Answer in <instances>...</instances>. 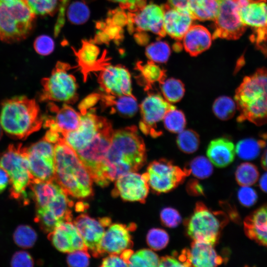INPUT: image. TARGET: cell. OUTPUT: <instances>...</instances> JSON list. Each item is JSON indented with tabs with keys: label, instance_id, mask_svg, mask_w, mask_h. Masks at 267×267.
<instances>
[{
	"label": "cell",
	"instance_id": "obj_1",
	"mask_svg": "<svg viewBox=\"0 0 267 267\" xmlns=\"http://www.w3.org/2000/svg\"><path fill=\"white\" fill-rule=\"evenodd\" d=\"M146 159L145 145L135 127L116 131L100 169L102 180L108 185L126 174L137 171Z\"/></svg>",
	"mask_w": 267,
	"mask_h": 267
},
{
	"label": "cell",
	"instance_id": "obj_2",
	"mask_svg": "<svg viewBox=\"0 0 267 267\" xmlns=\"http://www.w3.org/2000/svg\"><path fill=\"white\" fill-rule=\"evenodd\" d=\"M55 179L63 190L73 197L92 195V179L76 152L64 139L54 145Z\"/></svg>",
	"mask_w": 267,
	"mask_h": 267
},
{
	"label": "cell",
	"instance_id": "obj_3",
	"mask_svg": "<svg viewBox=\"0 0 267 267\" xmlns=\"http://www.w3.org/2000/svg\"><path fill=\"white\" fill-rule=\"evenodd\" d=\"M234 99L240 113L238 122L248 121L257 126L267 123V69L259 68L245 77Z\"/></svg>",
	"mask_w": 267,
	"mask_h": 267
},
{
	"label": "cell",
	"instance_id": "obj_4",
	"mask_svg": "<svg viewBox=\"0 0 267 267\" xmlns=\"http://www.w3.org/2000/svg\"><path fill=\"white\" fill-rule=\"evenodd\" d=\"M0 124L8 136L24 139L40 129L43 118L34 99L24 95L18 96L1 103Z\"/></svg>",
	"mask_w": 267,
	"mask_h": 267
},
{
	"label": "cell",
	"instance_id": "obj_5",
	"mask_svg": "<svg viewBox=\"0 0 267 267\" xmlns=\"http://www.w3.org/2000/svg\"><path fill=\"white\" fill-rule=\"evenodd\" d=\"M35 17L25 0L0 2V40L11 43L24 40L32 31Z\"/></svg>",
	"mask_w": 267,
	"mask_h": 267
},
{
	"label": "cell",
	"instance_id": "obj_6",
	"mask_svg": "<svg viewBox=\"0 0 267 267\" xmlns=\"http://www.w3.org/2000/svg\"><path fill=\"white\" fill-rule=\"evenodd\" d=\"M228 221L223 212L213 211L199 202L184 225L187 235L193 241L214 245Z\"/></svg>",
	"mask_w": 267,
	"mask_h": 267
},
{
	"label": "cell",
	"instance_id": "obj_7",
	"mask_svg": "<svg viewBox=\"0 0 267 267\" xmlns=\"http://www.w3.org/2000/svg\"><path fill=\"white\" fill-rule=\"evenodd\" d=\"M0 166L9 176L12 198L26 199V189L33 180L26 147L21 143L9 145L0 154Z\"/></svg>",
	"mask_w": 267,
	"mask_h": 267
},
{
	"label": "cell",
	"instance_id": "obj_8",
	"mask_svg": "<svg viewBox=\"0 0 267 267\" xmlns=\"http://www.w3.org/2000/svg\"><path fill=\"white\" fill-rule=\"evenodd\" d=\"M67 65L58 62L50 76L42 80L43 90L40 95L41 101L51 100L72 103L77 100L76 79L67 72Z\"/></svg>",
	"mask_w": 267,
	"mask_h": 267
},
{
	"label": "cell",
	"instance_id": "obj_9",
	"mask_svg": "<svg viewBox=\"0 0 267 267\" xmlns=\"http://www.w3.org/2000/svg\"><path fill=\"white\" fill-rule=\"evenodd\" d=\"M113 133L111 124L107 121L89 145L76 152L94 181L110 146Z\"/></svg>",
	"mask_w": 267,
	"mask_h": 267
},
{
	"label": "cell",
	"instance_id": "obj_10",
	"mask_svg": "<svg viewBox=\"0 0 267 267\" xmlns=\"http://www.w3.org/2000/svg\"><path fill=\"white\" fill-rule=\"evenodd\" d=\"M145 173L149 186L157 194L171 191L188 176L184 169L164 159L151 162Z\"/></svg>",
	"mask_w": 267,
	"mask_h": 267
},
{
	"label": "cell",
	"instance_id": "obj_11",
	"mask_svg": "<svg viewBox=\"0 0 267 267\" xmlns=\"http://www.w3.org/2000/svg\"><path fill=\"white\" fill-rule=\"evenodd\" d=\"M26 148L33 179H55L54 145L43 138Z\"/></svg>",
	"mask_w": 267,
	"mask_h": 267
},
{
	"label": "cell",
	"instance_id": "obj_12",
	"mask_svg": "<svg viewBox=\"0 0 267 267\" xmlns=\"http://www.w3.org/2000/svg\"><path fill=\"white\" fill-rule=\"evenodd\" d=\"M219 9L214 20L215 30L213 37L229 40L239 38L246 30L239 10L241 6L238 0H218Z\"/></svg>",
	"mask_w": 267,
	"mask_h": 267
},
{
	"label": "cell",
	"instance_id": "obj_13",
	"mask_svg": "<svg viewBox=\"0 0 267 267\" xmlns=\"http://www.w3.org/2000/svg\"><path fill=\"white\" fill-rule=\"evenodd\" d=\"M242 23L253 30L251 40L265 54H267V3L266 1L250 2L240 8Z\"/></svg>",
	"mask_w": 267,
	"mask_h": 267
},
{
	"label": "cell",
	"instance_id": "obj_14",
	"mask_svg": "<svg viewBox=\"0 0 267 267\" xmlns=\"http://www.w3.org/2000/svg\"><path fill=\"white\" fill-rule=\"evenodd\" d=\"M175 107L159 94L151 93L142 101L140 106L141 120V131L146 134L157 136L161 132L157 125L163 120L167 112Z\"/></svg>",
	"mask_w": 267,
	"mask_h": 267
},
{
	"label": "cell",
	"instance_id": "obj_15",
	"mask_svg": "<svg viewBox=\"0 0 267 267\" xmlns=\"http://www.w3.org/2000/svg\"><path fill=\"white\" fill-rule=\"evenodd\" d=\"M107 121L90 110L80 113L79 126L75 130L66 134L64 140L75 152L80 151L89 144Z\"/></svg>",
	"mask_w": 267,
	"mask_h": 267
},
{
	"label": "cell",
	"instance_id": "obj_16",
	"mask_svg": "<svg viewBox=\"0 0 267 267\" xmlns=\"http://www.w3.org/2000/svg\"><path fill=\"white\" fill-rule=\"evenodd\" d=\"M149 185L146 173L140 175L130 172L116 180L112 192L114 196H120L124 200L144 203L149 192Z\"/></svg>",
	"mask_w": 267,
	"mask_h": 267
},
{
	"label": "cell",
	"instance_id": "obj_17",
	"mask_svg": "<svg viewBox=\"0 0 267 267\" xmlns=\"http://www.w3.org/2000/svg\"><path fill=\"white\" fill-rule=\"evenodd\" d=\"M98 81L102 89L108 94L114 96L132 94L131 75L122 66H104L99 75Z\"/></svg>",
	"mask_w": 267,
	"mask_h": 267
},
{
	"label": "cell",
	"instance_id": "obj_18",
	"mask_svg": "<svg viewBox=\"0 0 267 267\" xmlns=\"http://www.w3.org/2000/svg\"><path fill=\"white\" fill-rule=\"evenodd\" d=\"M136 226L132 223L129 226L120 223L111 224L104 232L98 249L99 257L105 254H120L132 247L133 242L130 231Z\"/></svg>",
	"mask_w": 267,
	"mask_h": 267
},
{
	"label": "cell",
	"instance_id": "obj_19",
	"mask_svg": "<svg viewBox=\"0 0 267 267\" xmlns=\"http://www.w3.org/2000/svg\"><path fill=\"white\" fill-rule=\"evenodd\" d=\"M164 9L154 3L145 4L131 15L132 27L138 32H150L159 37H164Z\"/></svg>",
	"mask_w": 267,
	"mask_h": 267
},
{
	"label": "cell",
	"instance_id": "obj_20",
	"mask_svg": "<svg viewBox=\"0 0 267 267\" xmlns=\"http://www.w3.org/2000/svg\"><path fill=\"white\" fill-rule=\"evenodd\" d=\"M210 244L193 241L190 248L178 256L185 267H212L222 264L223 259Z\"/></svg>",
	"mask_w": 267,
	"mask_h": 267
},
{
	"label": "cell",
	"instance_id": "obj_21",
	"mask_svg": "<svg viewBox=\"0 0 267 267\" xmlns=\"http://www.w3.org/2000/svg\"><path fill=\"white\" fill-rule=\"evenodd\" d=\"M48 238L58 251L71 253L76 250L88 251L83 239L74 223L64 222L48 233Z\"/></svg>",
	"mask_w": 267,
	"mask_h": 267
},
{
	"label": "cell",
	"instance_id": "obj_22",
	"mask_svg": "<svg viewBox=\"0 0 267 267\" xmlns=\"http://www.w3.org/2000/svg\"><path fill=\"white\" fill-rule=\"evenodd\" d=\"M164 9L163 28L166 34L177 40H182L194 19L188 8L162 6Z\"/></svg>",
	"mask_w": 267,
	"mask_h": 267
},
{
	"label": "cell",
	"instance_id": "obj_23",
	"mask_svg": "<svg viewBox=\"0 0 267 267\" xmlns=\"http://www.w3.org/2000/svg\"><path fill=\"white\" fill-rule=\"evenodd\" d=\"M48 106L50 111L55 115L43 118L45 127L59 134L63 138L66 134L78 128L80 121V114L71 107L64 104L59 108L52 103H49Z\"/></svg>",
	"mask_w": 267,
	"mask_h": 267
},
{
	"label": "cell",
	"instance_id": "obj_24",
	"mask_svg": "<svg viewBox=\"0 0 267 267\" xmlns=\"http://www.w3.org/2000/svg\"><path fill=\"white\" fill-rule=\"evenodd\" d=\"M88 249L94 257H98V249L105 232V226L100 219L97 220L87 214H81L73 222Z\"/></svg>",
	"mask_w": 267,
	"mask_h": 267
},
{
	"label": "cell",
	"instance_id": "obj_25",
	"mask_svg": "<svg viewBox=\"0 0 267 267\" xmlns=\"http://www.w3.org/2000/svg\"><path fill=\"white\" fill-rule=\"evenodd\" d=\"M246 235L267 248V204L252 212L243 222Z\"/></svg>",
	"mask_w": 267,
	"mask_h": 267
},
{
	"label": "cell",
	"instance_id": "obj_26",
	"mask_svg": "<svg viewBox=\"0 0 267 267\" xmlns=\"http://www.w3.org/2000/svg\"><path fill=\"white\" fill-rule=\"evenodd\" d=\"M208 158L215 166L225 167L234 160L235 146L232 141L225 137L212 140L207 150Z\"/></svg>",
	"mask_w": 267,
	"mask_h": 267
},
{
	"label": "cell",
	"instance_id": "obj_27",
	"mask_svg": "<svg viewBox=\"0 0 267 267\" xmlns=\"http://www.w3.org/2000/svg\"><path fill=\"white\" fill-rule=\"evenodd\" d=\"M185 50L192 56H196L208 49L212 37L201 25H192L182 39Z\"/></svg>",
	"mask_w": 267,
	"mask_h": 267
},
{
	"label": "cell",
	"instance_id": "obj_28",
	"mask_svg": "<svg viewBox=\"0 0 267 267\" xmlns=\"http://www.w3.org/2000/svg\"><path fill=\"white\" fill-rule=\"evenodd\" d=\"M29 187L37 208L47 206L63 190L55 179L46 181L33 179Z\"/></svg>",
	"mask_w": 267,
	"mask_h": 267
},
{
	"label": "cell",
	"instance_id": "obj_29",
	"mask_svg": "<svg viewBox=\"0 0 267 267\" xmlns=\"http://www.w3.org/2000/svg\"><path fill=\"white\" fill-rule=\"evenodd\" d=\"M102 101L107 106L123 117H131L137 112L138 104L133 94L114 96L107 94L101 95Z\"/></svg>",
	"mask_w": 267,
	"mask_h": 267
},
{
	"label": "cell",
	"instance_id": "obj_30",
	"mask_svg": "<svg viewBox=\"0 0 267 267\" xmlns=\"http://www.w3.org/2000/svg\"><path fill=\"white\" fill-rule=\"evenodd\" d=\"M187 6L194 19L212 20L218 15L219 2L218 0H187Z\"/></svg>",
	"mask_w": 267,
	"mask_h": 267
},
{
	"label": "cell",
	"instance_id": "obj_31",
	"mask_svg": "<svg viewBox=\"0 0 267 267\" xmlns=\"http://www.w3.org/2000/svg\"><path fill=\"white\" fill-rule=\"evenodd\" d=\"M77 55L79 64L81 67L85 78H86L89 72L98 69L100 66L102 68L104 66L100 64V61L98 59L99 49L90 43L84 44Z\"/></svg>",
	"mask_w": 267,
	"mask_h": 267
},
{
	"label": "cell",
	"instance_id": "obj_32",
	"mask_svg": "<svg viewBox=\"0 0 267 267\" xmlns=\"http://www.w3.org/2000/svg\"><path fill=\"white\" fill-rule=\"evenodd\" d=\"M73 202L67 197V193L63 190L46 206L61 222H71L72 211L70 208Z\"/></svg>",
	"mask_w": 267,
	"mask_h": 267
},
{
	"label": "cell",
	"instance_id": "obj_33",
	"mask_svg": "<svg viewBox=\"0 0 267 267\" xmlns=\"http://www.w3.org/2000/svg\"><path fill=\"white\" fill-rule=\"evenodd\" d=\"M265 140L254 138H246L239 141L235 146V153L244 160L256 159L260 154L262 149L266 146Z\"/></svg>",
	"mask_w": 267,
	"mask_h": 267
},
{
	"label": "cell",
	"instance_id": "obj_34",
	"mask_svg": "<svg viewBox=\"0 0 267 267\" xmlns=\"http://www.w3.org/2000/svg\"><path fill=\"white\" fill-rule=\"evenodd\" d=\"M160 85L163 97L170 103L179 101L184 95V85L178 79L173 78L165 79Z\"/></svg>",
	"mask_w": 267,
	"mask_h": 267
},
{
	"label": "cell",
	"instance_id": "obj_35",
	"mask_svg": "<svg viewBox=\"0 0 267 267\" xmlns=\"http://www.w3.org/2000/svg\"><path fill=\"white\" fill-rule=\"evenodd\" d=\"M146 88L156 83H162L166 77L165 71L154 62L149 61L146 64L137 65Z\"/></svg>",
	"mask_w": 267,
	"mask_h": 267
},
{
	"label": "cell",
	"instance_id": "obj_36",
	"mask_svg": "<svg viewBox=\"0 0 267 267\" xmlns=\"http://www.w3.org/2000/svg\"><path fill=\"white\" fill-rule=\"evenodd\" d=\"M235 179L241 186H250L254 185L259 178L258 168L253 164L244 162L237 168L235 173Z\"/></svg>",
	"mask_w": 267,
	"mask_h": 267
},
{
	"label": "cell",
	"instance_id": "obj_37",
	"mask_svg": "<svg viewBox=\"0 0 267 267\" xmlns=\"http://www.w3.org/2000/svg\"><path fill=\"white\" fill-rule=\"evenodd\" d=\"M212 164L208 158L199 156L194 158L188 166L184 169L188 175L191 174L197 178L203 179L210 177L212 174L213 168Z\"/></svg>",
	"mask_w": 267,
	"mask_h": 267
},
{
	"label": "cell",
	"instance_id": "obj_38",
	"mask_svg": "<svg viewBox=\"0 0 267 267\" xmlns=\"http://www.w3.org/2000/svg\"><path fill=\"white\" fill-rule=\"evenodd\" d=\"M236 103L231 98L226 96L218 97L214 102L213 111L215 116L222 120H227L234 115Z\"/></svg>",
	"mask_w": 267,
	"mask_h": 267
},
{
	"label": "cell",
	"instance_id": "obj_39",
	"mask_svg": "<svg viewBox=\"0 0 267 267\" xmlns=\"http://www.w3.org/2000/svg\"><path fill=\"white\" fill-rule=\"evenodd\" d=\"M157 255L148 249H143L133 253L128 261L129 267H158Z\"/></svg>",
	"mask_w": 267,
	"mask_h": 267
},
{
	"label": "cell",
	"instance_id": "obj_40",
	"mask_svg": "<svg viewBox=\"0 0 267 267\" xmlns=\"http://www.w3.org/2000/svg\"><path fill=\"white\" fill-rule=\"evenodd\" d=\"M177 143L178 148L183 152L192 153L198 148L200 139L195 131L187 129L178 133Z\"/></svg>",
	"mask_w": 267,
	"mask_h": 267
},
{
	"label": "cell",
	"instance_id": "obj_41",
	"mask_svg": "<svg viewBox=\"0 0 267 267\" xmlns=\"http://www.w3.org/2000/svg\"><path fill=\"white\" fill-rule=\"evenodd\" d=\"M171 49L168 44L162 41L150 44L146 48V55L150 61L154 63H165L170 55Z\"/></svg>",
	"mask_w": 267,
	"mask_h": 267
},
{
	"label": "cell",
	"instance_id": "obj_42",
	"mask_svg": "<svg viewBox=\"0 0 267 267\" xmlns=\"http://www.w3.org/2000/svg\"><path fill=\"white\" fill-rule=\"evenodd\" d=\"M163 121L165 128L173 133H179L183 130L186 122L183 113L175 107L167 112Z\"/></svg>",
	"mask_w": 267,
	"mask_h": 267
},
{
	"label": "cell",
	"instance_id": "obj_43",
	"mask_svg": "<svg viewBox=\"0 0 267 267\" xmlns=\"http://www.w3.org/2000/svg\"><path fill=\"white\" fill-rule=\"evenodd\" d=\"M13 240L16 245L23 248L32 247L37 239L35 230L28 225H20L13 233Z\"/></svg>",
	"mask_w": 267,
	"mask_h": 267
},
{
	"label": "cell",
	"instance_id": "obj_44",
	"mask_svg": "<svg viewBox=\"0 0 267 267\" xmlns=\"http://www.w3.org/2000/svg\"><path fill=\"white\" fill-rule=\"evenodd\" d=\"M90 12L87 5L81 1L72 2L68 6L67 16L68 20L75 24H82L87 21Z\"/></svg>",
	"mask_w": 267,
	"mask_h": 267
},
{
	"label": "cell",
	"instance_id": "obj_45",
	"mask_svg": "<svg viewBox=\"0 0 267 267\" xmlns=\"http://www.w3.org/2000/svg\"><path fill=\"white\" fill-rule=\"evenodd\" d=\"M35 221L43 231L48 233L53 231L61 223L47 207L37 208Z\"/></svg>",
	"mask_w": 267,
	"mask_h": 267
},
{
	"label": "cell",
	"instance_id": "obj_46",
	"mask_svg": "<svg viewBox=\"0 0 267 267\" xmlns=\"http://www.w3.org/2000/svg\"><path fill=\"white\" fill-rule=\"evenodd\" d=\"M169 237L166 231L161 228H153L149 230L146 236V242L153 250H160L168 244Z\"/></svg>",
	"mask_w": 267,
	"mask_h": 267
},
{
	"label": "cell",
	"instance_id": "obj_47",
	"mask_svg": "<svg viewBox=\"0 0 267 267\" xmlns=\"http://www.w3.org/2000/svg\"><path fill=\"white\" fill-rule=\"evenodd\" d=\"M28 6L36 15L52 14L55 11L58 0H25Z\"/></svg>",
	"mask_w": 267,
	"mask_h": 267
},
{
	"label": "cell",
	"instance_id": "obj_48",
	"mask_svg": "<svg viewBox=\"0 0 267 267\" xmlns=\"http://www.w3.org/2000/svg\"><path fill=\"white\" fill-rule=\"evenodd\" d=\"M34 47L39 54L47 55L54 50V43L50 37L43 35L36 39L34 43Z\"/></svg>",
	"mask_w": 267,
	"mask_h": 267
},
{
	"label": "cell",
	"instance_id": "obj_49",
	"mask_svg": "<svg viewBox=\"0 0 267 267\" xmlns=\"http://www.w3.org/2000/svg\"><path fill=\"white\" fill-rule=\"evenodd\" d=\"M162 223L168 227H175L181 222L180 215L176 209L167 207L164 208L160 213Z\"/></svg>",
	"mask_w": 267,
	"mask_h": 267
},
{
	"label": "cell",
	"instance_id": "obj_50",
	"mask_svg": "<svg viewBox=\"0 0 267 267\" xmlns=\"http://www.w3.org/2000/svg\"><path fill=\"white\" fill-rule=\"evenodd\" d=\"M89 255L85 250H76L70 253L67 262L70 267H87L89 264Z\"/></svg>",
	"mask_w": 267,
	"mask_h": 267
},
{
	"label": "cell",
	"instance_id": "obj_51",
	"mask_svg": "<svg viewBox=\"0 0 267 267\" xmlns=\"http://www.w3.org/2000/svg\"><path fill=\"white\" fill-rule=\"evenodd\" d=\"M237 196L240 204L246 207L252 206L258 199L256 191L249 186H241L238 191Z\"/></svg>",
	"mask_w": 267,
	"mask_h": 267
},
{
	"label": "cell",
	"instance_id": "obj_52",
	"mask_svg": "<svg viewBox=\"0 0 267 267\" xmlns=\"http://www.w3.org/2000/svg\"><path fill=\"white\" fill-rule=\"evenodd\" d=\"M34 262L31 255L23 251L15 253L12 257L10 265L13 267H31Z\"/></svg>",
	"mask_w": 267,
	"mask_h": 267
},
{
	"label": "cell",
	"instance_id": "obj_53",
	"mask_svg": "<svg viewBox=\"0 0 267 267\" xmlns=\"http://www.w3.org/2000/svg\"><path fill=\"white\" fill-rule=\"evenodd\" d=\"M59 13L54 27V35L57 36L59 33L62 27L64 25L65 19V11L66 6L70 0H59Z\"/></svg>",
	"mask_w": 267,
	"mask_h": 267
},
{
	"label": "cell",
	"instance_id": "obj_54",
	"mask_svg": "<svg viewBox=\"0 0 267 267\" xmlns=\"http://www.w3.org/2000/svg\"><path fill=\"white\" fill-rule=\"evenodd\" d=\"M134 12L146 4V0H109Z\"/></svg>",
	"mask_w": 267,
	"mask_h": 267
},
{
	"label": "cell",
	"instance_id": "obj_55",
	"mask_svg": "<svg viewBox=\"0 0 267 267\" xmlns=\"http://www.w3.org/2000/svg\"><path fill=\"white\" fill-rule=\"evenodd\" d=\"M128 264L117 254H110L104 258L100 267H128Z\"/></svg>",
	"mask_w": 267,
	"mask_h": 267
},
{
	"label": "cell",
	"instance_id": "obj_56",
	"mask_svg": "<svg viewBox=\"0 0 267 267\" xmlns=\"http://www.w3.org/2000/svg\"><path fill=\"white\" fill-rule=\"evenodd\" d=\"M101 97L99 94L94 93L85 98L80 104L79 106L80 113H84L89 110L95 104Z\"/></svg>",
	"mask_w": 267,
	"mask_h": 267
},
{
	"label": "cell",
	"instance_id": "obj_57",
	"mask_svg": "<svg viewBox=\"0 0 267 267\" xmlns=\"http://www.w3.org/2000/svg\"><path fill=\"white\" fill-rule=\"evenodd\" d=\"M159 267H185L179 257L166 256L159 260Z\"/></svg>",
	"mask_w": 267,
	"mask_h": 267
},
{
	"label": "cell",
	"instance_id": "obj_58",
	"mask_svg": "<svg viewBox=\"0 0 267 267\" xmlns=\"http://www.w3.org/2000/svg\"><path fill=\"white\" fill-rule=\"evenodd\" d=\"M9 182V178L6 172L0 166V193L3 191Z\"/></svg>",
	"mask_w": 267,
	"mask_h": 267
},
{
	"label": "cell",
	"instance_id": "obj_59",
	"mask_svg": "<svg viewBox=\"0 0 267 267\" xmlns=\"http://www.w3.org/2000/svg\"><path fill=\"white\" fill-rule=\"evenodd\" d=\"M170 5L172 6L188 8L187 0H168Z\"/></svg>",
	"mask_w": 267,
	"mask_h": 267
},
{
	"label": "cell",
	"instance_id": "obj_60",
	"mask_svg": "<svg viewBox=\"0 0 267 267\" xmlns=\"http://www.w3.org/2000/svg\"><path fill=\"white\" fill-rule=\"evenodd\" d=\"M259 186L263 191L267 193V173L263 174L260 178Z\"/></svg>",
	"mask_w": 267,
	"mask_h": 267
},
{
	"label": "cell",
	"instance_id": "obj_61",
	"mask_svg": "<svg viewBox=\"0 0 267 267\" xmlns=\"http://www.w3.org/2000/svg\"><path fill=\"white\" fill-rule=\"evenodd\" d=\"M133 253V251L131 249H127L123 251L121 253V254L120 255V257L128 264V261Z\"/></svg>",
	"mask_w": 267,
	"mask_h": 267
},
{
	"label": "cell",
	"instance_id": "obj_62",
	"mask_svg": "<svg viewBox=\"0 0 267 267\" xmlns=\"http://www.w3.org/2000/svg\"><path fill=\"white\" fill-rule=\"evenodd\" d=\"M261 163L263 169L267 171V149L262 155Z\"/></svg>",
	"mask_w": 267,
	"mask_h": 267
},
{
	"label": "cell",
	"instance_id": "obj_63",
	"mask_svg": "<svg viewBox=\"0 0 267 267\" xmlns=\"http://www.w3.org/2000/svg\"><path fill=\"white\" fill-rule=\"evenodd\" d=\"M16 0H0V2H11Z\"/></svg>",
	"mask_w": 267,
	"mask_h": 267
},
{
	"label": "cell",
	"instance_id": "obj_64",
	"mask_svg": "<svg viewBox=\"0 0 267 267\" xmlns=\"http://www.w3.org/2000/svg\"></svg>",
	"mask_w": 267,
	"mask_h": 267
}]
</instances>
